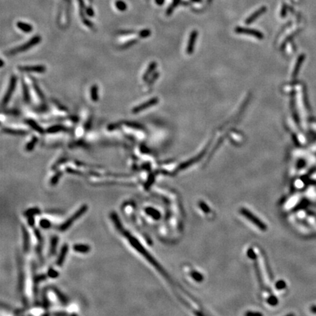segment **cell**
<instances>
[{
  "mask_svg": "<svg viewBox=\"0 0 316 316\" xmlns=\"http://www.w3.org/2000/svg\"><path fill=\"white\" fill-rule=\"evenodd\" d=\"M116 7L118 10H121V11L125 10L126 8H127V5H125V3L122 2V1H118V2H116Z\"/></svg>",
  "mask_w": 316,
  "mask_h": 316,
  "instance_id": "cell-27",
  "label": "cell"
},
{
  "mask_svg": "<svg viewBox=\"0 0 316 316\" xmlns=\"http://www.w3.org/2000/svg\"><path fill=\"white\" fill-rule=\"evenodd\" d=\"M32 86H33V88H34L35 91H36L37 96L39 97V98H40L42 101H44V99H45V96H44L43 92V91L41 90V89L40 88V87H39L38 84L37 83L36 80H35L33 78H32Z\"/></svg>",
  "mask_w": 316,
  "mask_h": 316,
  "instance_id": "cell-16",
  "label": "cell"
},
{
  "mask_svg": "<svg viewBox=\"0 0 316 316\" xmlns=\"http://www.w3.org/2000/svg\"><path fill=\"white\" fill-rule=\"evenodd\" d=\"M150 35H151V32L149 29H143L139 32V36L141 38H146V37H149Z\"/></svg>",
  "mask_w": 316,
  "mask_h": 316,
  "instance_id": "cell-28",
  "label": "cell"
},
{
  "mask_svg": "<svg viewBox=\"0 0 316 316\" xmlns=\"http://www.w3.org/2000/svg\"><path fill=\"white\" fill-rule=\"evenodd\" d=\"M48 275L50 277L56 278L59 276V273H58L56 271H55L53 269L50 268L48 271Z\"/></svg>",
  "mask_w": 316,
  "mask_h": 316,
  "instance_id": "cell-30",
  "label": "cell"
},
{
  "mask_svg": "<svg viewBox=\"0 0 316 316\" xmlns=\"http://www.w3.org/2000/svg\"><path fill=\"white\" fill-rule=\"evenodd\" d=\"M267 7L263 6L261 7H260L258 10H257L255 13H252V15H250V16H249L248 18H247V19L245 21V23L247 24H248V25L249 24H252V23L254 22L255 20L258 19L261 16L264 14V13L267 12Z\"/></svg>",
  "mask_w": 316,
  "mask_h": 316,
  "instance_id": "cell-9",
  "label": "cell"
},
{
  "mask_svg": "<svg viewBox=\"0 0 316 316\" xmlns=\"http://www.w3.org/2000/svg\"><path fill=\"white\" fill-rule=\"evenodd\" d=\"M194 1H196V2H201V0H194Z\"/></svg>",
  "mask_w": 316,
  "mask_h": 316,
  "instance_id": "cell-42",
  "label": "cell"
},
{
  "mask_svg": "<svg viewBox=\"0 0 316 316\" xmlns=\"http://www.w3.org/2000/svg\"><path fill=\"white\" fill-rule=\"evenodd\" d=\"M91 125H92V117L90 116V117L87 119V122H86L85 125H84V128H85L86 131H89V130H90V128H91Z\"/></svg>",
  "mask_w": 316,
  "mask_h": 316,
  "instance_id": "cell-32",
  "label": "cell"
},
{
  "mask_svg": "<svg viewBox=\"0 0 316 316\" xmlns=\"http://www.w3.org/2000/svg\"><path fill=\"white\" fill-rule=\"evenodd\" d=\"M90 93H91V99L93 102H97L99 99V97H98V87L97 85H92L91 87V90H90Z\"/></svg>",
  "mask_w": 316,
  "mask_h": 316,
  "instance_id": "cell-21",
  "label": "cell"
},
{
  "mask_svg": "<svg viewBox=\"0 0 316 316\" xmlns=\"http://www.w3.org/2000/svg\"><path fill=\"white\" fill-rule=\"evenodd\" d=\"M52 102L54 103L55 106H56V108H59V110H60V111H68V108L66 107V106H64V105L62 104V103H60V102L58 101V100H56V99H52Z\"/></svg>",
  "mask_w": 316,
  "mask_h": 316,
  "instance_id": "cell-25",
  "label": "cell"
},
{
  "mask_svg": "<svg viewBox=\"0 0 316 316\" xmlns=\"http://www.w3.org/2000/svg\"><path fill=\"white\" fill-rule=\"evenodd\" d=\"M304 55H301V56L298 58L296 63L295 68H294V73H293V76H294V78H296L297 76V75H298V72H299V70H300L301 68V66H302V64L304 62Z\"/></svg>",
  "mask_w": 316,
  "mask_h": 316,
  "instance_id": "cell-19",
  "label": "cell"
},
{
  "mask_svg": "<svg viewBox=\"0 0 316 316\" xmlns=\"http://www.w3.org/2000/svg\"><path fill=\"white\" fill-rule=\"evenodd\" d=\"M198 37V32L196 30L193 31L191 32L190 35L189 37V41H188V44L187 45V53L188 54H192L193 52L194 51L195 48V45H196V39Z\"/></svg>",
  "mask_w": 316,
  "mask_h": 316,
  "instance_id": "cell-8",
  "label": "cell"
},
{
  "mask_svg": "<svg viewBox=\"0 0 316 316\" xmlns=\"http://www.w3.org/2000/svg\"><path fill=\"white\" fill-rule=\"evenodd\" d=\"M235 31H236V33H239V34L249 35L253 36V37H256L258 39L263 38V35L262 34L261 32L253 29H248V28L244 27H236Z\"/></svg>",
  "mask_w": 316,
  "mask_h": 316,
  "instance_id": "cell-6",
  "label": "cell"
},
{
  "mask_svg": "<svg viewBox=\"0 0 316 316\" xmlns=\"http://www.w3.org/2000/svg\"><path fill=\"white\" fill-rule=\"evenodd\" d=\"M25 122H26V125H28L31 128L33 129V130H35V131H37V133H39L43 134L44 133H45L44 129L42 127H40V126L38 124H37L35 121L32 120V119H26V120H25Z\"/></svg>",
  "mask_w": 316,
  "mask_h": 316,
  "instance_id": "cell-11",
  "label": "cell"
},
{
  "mask_svg": "<svg viewBox=\"0 0 316 316\" xmlns=\"http://www.w3.org/2000/svg\"><path fill=\"white\" fill-rule=\"evenodd\" d=\"M156 67H157V63H156L155 62H151L150 64H149L147 70H146V72H145V73L143 74V80L144 81H146L149 79V76H151L152 74V72L154 71V70L156 69Z\"/></svg>",
  "mask_w": 316,
  "mask_h": 316,
  "instance_id": "cell-13",
  "label": "cell"
},
{
  "mask_svg": "<svg viewBox=\"0 0 316 316\" xmlns=\"http://www.w3.org/2000/svg\"><path fill=\"white\" fill-rule=\"evenodd\" d=\"M21 86H22L23 97H24V101L26 103H29L30 102V95H29V89H28L27 85L23 79L21 80Z\"/></svg>",
  "mask_w": 316,
  "mask_h": 316,
  "instance_id": "cell-15",
  "label": "cell"
},
{
  "mask_svg": "<svg viewBox=\"0 0 316 316\" xmlns=\"http://www.w3.org/2000/svg\"><path fill=\"white\" fill-rule=\"evenodd\" d=\"M146 212H147L149 215H152L155 218H158L159 217V213H157V212H156V210L152 209V208H148L146 209Z\"/></svg>",
  "mask_w": 316,
  "mask_h": 316,
  "instance_id": "cell-29",
  "label": "cell"
},
{
  "mask_svg": "<svg viewBox=\"0 0 316 316\" xmlns=\"http://www.w3.org/2000/svg\"><path fill=\"white\" fill-rule=\"evenodd\" d=\"M73 250L76 252H81V253H87L90 250V247L89 246L86 245V244H75L73 246Z\"/></svg>",
  "mask_w": 316,
  "mask_h": 316,
  "instance_id": "cell-18",
  "label": "cell"
},
{
  "mask_svg": "<svg viewBox=\"0 0 316 316\" xmlns=\"http://www.w3.org/2000/svg\"><path fill=\"white\" fill-rule=\"evenodd\" d=\"M119 34L120 35H131V34H134V33H135V32L134 30H124V31H121V32H119Z\"/></svg>",
  "mask_w": 316,
  "mask_h": 316,
  "instance_id": "cell-35",
  "label": "cell"
},
{
  "mask_svg": "<svg viewBox=\"0 0 316 316\" xmlns=\"http://www.w3.org/2000/svg\"><path fill=\"white\" fill-rule=\"evenodd\" d=\"M40 225L43 229H48L51 227V223H50L49 220H46V219H43L40 221Z\"/></svg>",
  "mask_w": 316,
  "mask_h": 316,
  "instance_id": "cell-26",
  "label": "cell"
},
{
  "mask_svg": "<svg viewBox=\"0 0 316 316\" xmlns=\"http://www.w3.org/2000/svg\"><path fill=\"white\" fill-rule=\"evenodd\" d=\"M4 65V62H3V60H1V67H3Z\"/></svg>",
  "mask_w": 316,
  "mask_h": 316,
  "instance_id": "cell-41",
  "label": "cell"
},
{
  "mask_svg": "<svg viewBox=\"0 0 316 316\" xmlns=\"http://www.w3.org/2000/svg\"><path fill=\"white\" fill-rule=\"evenodd\" d=\"M286 11H287V7H286V5H283V7H282V10H281V12H282V13H281V15H282V17H284V16H286Z\"/></svg>",
  "mask_w": 316,
  "mask_h": 316,
  "instance_id": "cell-38",
  "label": "cell"
},
{
  "mask_svg": "<svg viewBox=\"0 0 316 316\" xmlns=\"http://www.w3.org/2000/svg\"><path fill=\"white\" fill-rule=\"evenodd\" d=\"M70 131V129L68 127H66L64 126L61 125H56L51 127H48L46 130L48 133H56L59 132H68Z\"/></svg>",
  "mask_w": 316,
  "mask_h": 316,
  "instance_id": "cell-10",
  "label": "cell"
},
{
  "mask_svg": "<svg viewBox=\"0 0 316 316\" xmlns=\"http://www.w3.org/2000/svg\"><path fill=\"white\" fill-rule=\"evenodd\" d=\"M68 250V247L67 244H64L61 250V252H60V255H59V258L57 259V261H56V264L58 266H62L64 262V259H65V256L67 255V252Z\"/></svg>",
  "mask_w": 316,
  "mask_h": 316,
  "instance_id": "cell-14",
  "label": "cell"
},
{
  "mask_svg": "<svg viewBox=\"0 0 316 316\" xmlns=\"http://www.w3.org/2000/svg\"><path fill=\"white\" fill-rule=\"evenodd\" d=\"M242 215H244V216H245V217H247L249 220H250V221L253 223L254 225H255L256 226L258 227L260 229L263 230V231L266 230L267 227H266V225H264V223H262L258 218H257L256 216H255L253 214L251 213L250 212H249V210H247V209H242Z\"/></svg>",
  "mask_w": 316,
  "mask_h": 316,
  "instance_id": "cell-4",
  "label": "cell"
},
{
  "mask_svg": "<svg viewBox=\"0 0 316 316\" xmlns=\"http://www.w3.org/2000/svg\"><path fill=\"white\" fill-rule=\"evenodd\" d=\"M121 125H122L121 122H119V123L111 124V125H109L108 126V130H109V131H113V130H116V129L119 128V127H120Z\"/></svg>",
  "mask_w": 316,
  "mask_h": 316,
  "instance_id": "cell-31",
  "label": "cell"
},
{
  "mask_svg": "<svg viewBox=\"0 0 316 316\" xmlns=\"http://www.w3.org/2000/svg\"><path fill=\"white\" fill-rule=\"evenodd\" d=\"M87 206L84 205V206H83L81 207L80 209H79L78 210L77 212H76V213H75L73 215H72V217H70V218L68 219V220H67V221H66L65 223H64V224H62V225L60 227V231H65V230L68 229V228H69V227L71 225H72V223H73V222L75 221V220H78V219L82 215H84V214L85 213L86 211H87Z\"/></svg>",
  "mask_w": 316,
  "mask_h": 316,
  "instance_id": "cell-2",
  "label": "cell"
},
{
  "mask_svg": "<svg viewBox=\"0 0 316 316\" xmlns=\"http://www.w3.org/2000/svg\"><path fill=\"white\" fill-rule=\"evenodd\" d=\"M311 310L313 313H316V306H313L311 307Z\"/></svg>",
  "mask_w": 316,
  "mask_h": 316,
  "instance_id": "cell-40",
  "label": "cell"
},
{
  "mask_svg": "<svg viewBox=\"0 0 316 316\" xmlns=\"http://www.w3.org/2000/svg\"><path fill=\"white\" fill-rule=\"evenodd\" d=\"M56 242H57V239L56 238H54L53 239H52V244H51V251H53L54 252L55 251V247H56Z\"/></svg>",
  "mask_w": 316,
  "mask_h": 316,
  "instance_id": "cell-36",
  "label": "cell"
},
{
  "mask_svg": "<svg viewBox=\"0 0 316 316\" xmlns=\"http://www.w3.org/2000/svg\"><path fill=\"white\" fill-rule=\"evenodd\" d=\"M5 114H13V115H17L18 114V111H16V110H9V111H4Z\"/></svg>",
  "mask_w": 316,
  "mask_h": 316,
  "instance_id": "cell-37",
  "label": "cell"
},
{
  "mask_svg": "<svg viewBox=\"0 0 316 316\" xmlns=\"http://www.w3.org/2000/svg\"><path fill=\"white\" fill-rule=\"evenodd\" d=\"M137 43H138V40H137V39H133V40H130V41H127V42H126L125 43H124L122 44V45H120V46H119V49H122V50L127 49V48H130L131 46H133V45H134L135 44H136Z\"/></svg>",
  "mask_w": 316,
  "mask_h": 316,
  "instance_id": "cell-23",
  "label": "cell"
},
{
  "mask_svg": "<svg viewBox=\"0 0 316 316\" xmlns=\"http://www.w3.org/2000/svg\"><path fill=\"white\" fill-rule=\"evenodd\" d=\"M17 26H18V27L22 31V32H26V33H29V32H32V29H33V28H32V26H31L30 24H26V23H24V22H21V21H18V22L17 23Z\"/></svg>",
  "mask_w": 316,
  "mask_h": 316,
  "instance_id": "cell-20",
  "label": "cell"
},
{
  "mask_svg": "<svg viewBox=\"0 0 316 316\" xmlns=\"http://www.w3.org/2000/svg\"><path fill=\"white\" fill-rule=\"evenodd\" d=\"M16 83H17V78L15 76H13L10 78V84H9V87H8L7 90V92L5 94V97H4L3 99H2V106H6L8 103V102L10 101V98H11L13 93L14 92L15 89L16 87Z\"/></svg>",
  "mask_w": 316,
  "mask_h": 316,
  "instance_id": "cell-3",
  "label": "cell"
},
{
  "mask_svg": "<svg viewBox=\"0 0 316 316\" xmlns=\"http://www.w3.org/2000/svg\"><path fill=\"white\" fill-rule=\"evenodd\" d=\"M40 41H41V37L40 36H35V37H32L30 40H29L26 43L23 44V45H20V46L17 47L16 48L10 50L9 51L7 52V55H15L18 53H21V52L27 51V50L30 49L31 48H32L35 45L40 43Z\"/></svg>",
  "mask_w": 316,
  "mask_h": 316,
  "instance_id": "cell-1",
  "label": "cell"
},
{
  "mask_svg": "<svg viewBox=\"0 0 316 316\" xmlns=\"http://www.w3.org/2000/svg\"><path fill=\"white\" fill-rule=\"evenodd\" d=\"M180 1H181V0H173V2H172L171 5L169 6V7L168 8L167 12H166V14H167L168 16H170V15L173 13V10H174V9L177 7V5L180 3Z\"/></svg>",
  "mask_w": 316,
  "mask_h": 316,
  "instance_id": "cell-24",
  "label": "cell"
},
{
  "mask_svg": "<svg viewBox=\"0 0 316 316\" xmlns=\"http://www.w3.org/2000/svg\"><path fill=\"white\" fill-rule=\"evenodd\" d=\"M122 125H125L129 127H131V128L136 129V130H144V127H143L142 125L139 123H137L135 122H130V121H122L121 122Z\"/></svg>",
  "mask_w": 316,
  "mask_h": 316,
  "instance_id": "cell-17",
  "label": "cell"
},
{
  "mask_svg": "<svg viewBox=\"0 0 316 316\" xmlns=\"http://www.w3.org/2000/svg\"><path fill=\"white\" fill-rule=\"evenodd\" d=\"M18 69L22 72H37V73H43L46 71L45 67L43 65L37 66H19Z\"/></svg>",
  "mask_w": 316,
  "mask_h": 316,
  "instance_id": "cell-7",
  "label": "cell"
},
{
  "mask_svg": "<svg viewBox=\"0 0 316 316\" xmlns=\"http://www.w3.org/2000/svg\"><path fill=\"white\" fill-rule=\"evenodd\" d=\"M158 102H159L158 98L157 97L152 98V99H150L149 100H148V101L145 102V103H142V104L139 105V106H136V107H135L134 108H133V110H132V113L135 114H138V113L143 111V110L147 109V108H149L155 106Z\"/></svg>",
  "mask_w": 316,
  "mask_h": 316,
  "instance_id": "cell-5",
  "label": "cell"
},
{
  "mask_svg": "<svg viewBox=\"0 0 316 316\" xmlns=\"http://www.w3.org/2000/svg\"><path fill=\"white\" fill-rule=\"evenodd\" d=\"M155 2L158 5H162L165 2V0H155Z\"/></svg>",
  "mask_w": 316,
  "mask_h": 316,
  "instance_id": "cell-39",
  "label": "cell"
},
{
  "mask_svg": "<svg viewBox=\"0 0 316 316\" xmlns=\"http://www.w3.org/2000/svg\"><path fill=\"white\" fill-rule=\"evenodd\" d=\"M2 132L5 133L10 134L13 135H28V132L22 130H15L11 128H3Z\"/></svg>",
  "mask_w": 316,
  "mask_h": 316,
  "instance_id": "cell-12",
  "label": "cell"
},
{
  "mask_svg": "<svg viewBox=\"0 0 316 316\" xmlns=\"http://www.w3.org/2000/svg\"><path fill=\"white\" fill-rule=\"evenodd\" d=\"M159 77V73H157V72H155V73L151 77V78L149 79V82H148V86L149 87H150V86H152L153 84V83H154V81H155L157 79V78Z\"/></svg>",
  "mask_w": 316,
  "mask_h": 316,
  "instance_id": "cell-33",
  "label": "cell"
},
{
  "mask_svg": "<svg viewBox=\"0 0 316 316\" xmlns=\"http://www.w3.org/2000/svg\"><path fill=\"white\" fill-rule=\"evenodd\" d=\"M37 141H38V138H37V137H35V136L32 137V140H31V141H29V143L26 144V150H27V151H32V149L35 148V145L37 144Z\"/></svg>",
  "mask_w": 316,
  "mask_h": 316,
  "instance_id": "cell-22",
  "label": "cell"
},
{
  "mask_svg": "<svg viewBox=\"0 0 316 316\" xmlns=\"http://www.w3.org/2000/svg\"><path fill=\"white\" fill-rule=\"evenodd\" d=\"M62 175V173H60V172H59V173H57L56 174V175L54 176V177H53V178L51 179V184L52 185H54V184H56V182L58 181V180H59V179H60V177H61Z\"/></svg>",
  "mask_w": 316,
  "mask_h": 316,
  "instance_id": "cell-34",
  "label": "cell"
}]
</instances>
